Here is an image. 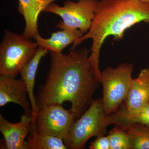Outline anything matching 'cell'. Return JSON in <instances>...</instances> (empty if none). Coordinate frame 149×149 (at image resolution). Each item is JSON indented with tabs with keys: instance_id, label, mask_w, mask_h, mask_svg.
I'll return each mask as SVG.
<instances>
[{
	"instance_id": "8",
	"label": "cell",
	"mask_w": 149,
	"mask_h": 149,
	"mask_svg": "<svg viewBox=\"0 0 149 149\" xmlns=\"http://www.w3.org/2000/svg\"><path fill=\"white\" fill-rule=\"evenodd\" d=\"M32 117L25 114L16 123L10 122L0 114V131L5 140L4 149H28L25 139L32 129Z\"/></svg>"
},
{
	"instance_id": "3",
	"label": "cell",
	"mask_w": 149,
	"mask_h": 149,
	"mask_svg": "<svg viewBox=\"0 0 149 149\" xmlns=\"http://www.w3.org/2000/svg\"><path fill=\"white\" fill-rule=\"evenodd\" d=\"M104 111L102 99L93 100L90 107L77 119L64 140L67 149H81L93 136H105L109 125Z\"/></svg>"
},
{
	"instance_id": "19",
	"label": "cell",
	"mask_w": 149,
	"mask_h": 149,
	"mask_svg": "<svg viewBox=\"0 0 149 149\" xmlns=\"http://www.w3.org/2000/svg\"><path fill=\"white\" fill-rule=\"evenodd\" d=\"M139 1L144 2H149V0H139Z\"/></svg>"
},
{
	"instance_id": "9",
	"label": "cell",
	"mask_w": 149,
	"mask_h": 149,
	"mask_svg": "<svg viewBox=\"0 0 149 149\" xmlns=\"http://www.w3.org/2000/svg\"><path fill=\"white\" fill-rule=\"evenodd\" d=\"M28 92L23 81L13 77H0V107L8 103H15L23 109L24 113L32 116L31 103L27 98Z\"/></svg>"
},
{
	"instance_id": "13",
	"label": "cell",
	"mask_w": 149,
	"mask_h": 149,
	"mask_svg": "<svg viewBox=\"0 0 149 149\" xmlns=\"http://www.w3.org/2000/svg\"><path fill=\"white\" fill-rule=\"evenodd\" d=\"M83 35L79 29H65L53 32L48 39L43 38L39 33L35 35L33 39L36 40L38 47L50 52L60 53L67 46L73 43Z\"/></svg>"
},
{
	"instance_id": "1",
	"label": "cell",
	"mask_w": 149,
	"mask_h": 149,
	"mask_svg": "<svg viewBox=\"0 0 149 149\" xmlns=\"http://www.w3.org/2000/svg\"><path fill=\"white\" fill-rule=\"evenodd\" d=\"M90 52L87 48L71 50L68 54L50 52L47 77L35 97L37 111L65 102H70V110L76 119L86 111L100 83L89 60Z\"/></svg>"
},
{
	"instance_id": "2",
	"label": "cell",
	"mask_w": 149,
	"mask_h": 149,
	"mask_svg": "<svg viewBox=\"0 0 149 149\" xmlns=\"http://www.w3.org/2000/svg\"><path fill=\"white\" fill-rule=\"evenodd\" d=\"M143 22L149 23V2L139 0H101L97 3L95 16L87 33L73 43L70 50L87 39L93 40L89 60L99 82L102 78L99 68L100 52L104 42L109 36L120 41L126 30Z\"/></svg>"
},
{
	"instance_id": "14",
	"label": "cell",
	"mask_w": 149,
	"mask_h": 149,
	"mask_svg": "<svg viewBox=\"0 0 149 149\" xmlns=\"http://www.w3.org/2000/svg\"><path fill=\"white\" fill-rule=\"evenodd\" d=\"M63 139L47 135H42L35 128H32L27 136L28 149H67Z\"/></svg>"
},
{
	"instance_id": "7",
	"label": "cell",
	"mask_w": 149,
	"mask_h": 149,
	"mask_svg": "<svg viewBox=\"0 0 149 149\" xmlns=\"http://www.w3.org/2000/svg\"><path fill=\"white\" fill-rule=\"evenodd\" d=\"M76 117L70 110L64 109L61 104L48 105L37 112L35 128L42 135L66 139Z\"/></svg>"
},
{
	"instance_id": "17",
	"label": "cell",
	"mask_w": 149,
	"mask_h": 149,
	"mask_svg": "<svg viewBox=\"0 0 149 149\" xmlns=\"http://www.w3.org/2000/svg\"><path fill=\"white\" fill-rule=\"evenodd\" d=\"M111 149H131L130 138L123 128L116 125L108 135Z\"/></svg>"
},
{
	"instance_id": "16",
	"label": "cell",
	"mask_w": 149,
	"mask_h": 149,
	"mask_svg": "<svg viewBox=\"0 0 149 149\" xmlns=\"http://www.w3.org/2000/svg\"><path fill=\"white\" fill-rule=\"evenodd\" d=\"M128 133L131 149H149V127L139 123L118 125Z\"/></svg>"
},
{
	"instance_id": "5",
	"label": "cell",
	"mask_w": 149,
	"mask_h": 149,
	"mask_svg": "<svg viewBox=\"0 0 149 149\" xmlns=\"http://www.w3.org/2000/svg\"><path fill=\"white\" fill-rule=\"evenodd\" d=\"M133 65L124 63L117 68L107 67L101 72L104 111L107 115L116 112L124 101L133 79Z\"/></svg>"
},
{
	"instance_id": "6",
	"label": "cell",
	"mask_w": 149,
	"mask_h": 149,
	"mask_svg": "<svg viewBox=\"0 0 149 149\" xmlns=\"http://www.w3.org/2000/svg\"><path fill=\"white\" fill-rule=\"evenodd\" d=\"M97 0H78L74 2L67 0L61 6L55 3L49 4L43 11L58 15L62 20L56 25L61 29H79L83 34L87 33L95 16Z\"/></svg>"
},
{
	"instance_id": "4",
	"label": "cell",
	"mask_w": 149,
	"mask_h": 149,
	"mask_svg": "<svg viewBox=\"0 0 149 149\" xmlns=\"http://www.w3.org/2000/svg\"><path fill=\"white\" fill-rule=\"evenodd\" d=\"M38 47L37 42L6 29L0 45L1 76L16 77Z\"/></svg>"
},
{
	"instance_id": "11",
	"label": "cell",
	"mask_w": 149,
	"mask_h": 149,
	"mask_svg": "<svg viewBox=\"0 0 149 149\" xmlns=\"http://www.w3.org/2000/svg\"><path fill=\"white\" fill-rule=\"evenodd\" d=\"M17 10L23 15L25 26L23 35L28 39L39 33L37 21L39 15L49 4L57 0H18Z\"/></svg>"
},
{
	"instance_id": "15",
	"label": "cell",
	"mask_w": 149,
	"mask_h": 149,
	"mask_svg": "<svg viewBox=\"0 0 149 149\" xmlns=\"http://www.w3.org/2000/svg\"><path fill=\"white\" fill-rule=\"evenodd\" d=\"M120 107L117 111L108 115L110 124L120 125L129 123H139L149 127V103L140 112L134 114L127 113L123 106H120Z\"/></svg>"
},
{
	"instance_id": "10",
	"label": "cell",
	"mask_w": 149,
	"mask_h": 149,
	"mask_svg": "<svg viewBox=\"0 0 149 149\" xmlns=\"http://www.w3.org/2000/svg\"><path fill=\"white\" fill-rule=\"evenodd\" d=\"M123 107L130 114L141 111L149 103V68L141 70L138 77L133 79Z\"/></svg>"
},
{
	"instance_id": "12",
	"label": "cell",
	"mask_w": 149,
	"mask_h": 149,
	"mask_svg": "<svg viewBox=\"0 0 149 149\" xmlns=\"http://www.w3.org/2000/svg\"><path fill=\"white\" fill-rule=\"evenodd\" d=\"M48 51L45 49L38 47L34 55L23 67L19 73L21 75L20 79L25 84L28 92V98L32 108L33 124H35V118L38 112L34 93L35 76L40 61L47 54Z\"/></svg>"
},
{
	"instance_id": "18",
	"label": "cell",
	"mask_w": 149,
	"mask_h": 149,
	"mask_svg": "<svg viewBox=\"0 0 149 149\" xmlns=\"http://www.w3.org/2000/svg\"><path fill=\"white\" fill-rule=\"evenodd\" d=\"M91 149H111L110 144L108 136H100L97 137L89 146Z\"/></svg>"
}]
</instances>
